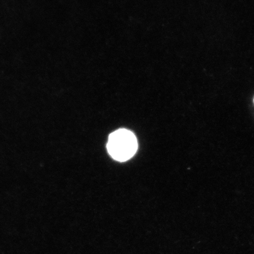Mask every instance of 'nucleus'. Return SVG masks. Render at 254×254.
Listing matches in <instances>:
<instances>
[{"instance_id":"f257e3e1","label":"nucleus","mask_w":254,"mask_h":254,"mask_svg":"<svg viewBox=\"0 0 254 254\" xmlns=\"http://www.w3.org/2000/svg\"><path fill=\"white\" fill-rule=\"evenodd\" d=\"M138 148L136 136L126 129H120L111 133L107 143V150L114 160L124 162L129 160Z\"/></svg>"}]
</instances>
